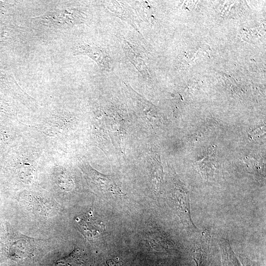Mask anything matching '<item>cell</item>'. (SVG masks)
<instances>
[{
    "instance_id": "1",
    "label": "cell",
    "mask_w": 266,
    "mask_h": 266,
    "mask_svg": "<svg viewBox=\"0 0 266 266\" xmlns=\"http://www.w3.org/2000/svg\"><path fill=\"white\" fill-rule=\"evenodd\" d=\"M86 15L82 10L67 8L49 11L33 17L34 23L53 28H66L81 24L85 21Z\"/></svg>"
},
{
    "instance_id": "2",
    "label": "cell",
    "mask_w": 266,
    "mask_h": 266,
    "mask_svg": "<svg viewBox=\"0 0 266 266\" xmlns=\"http://www.w3.org/2000/svg\"><path fill=\"white\" fill-rule=\"evenodd\" d=\"M173 200L181 221L188 233L198 232L199 229L193 222L189 194L180 188H175L172 193Z\"/></svg>"
},
{
    "instance_id": "3",
    "label": "cell",
    "mask_w": 266,
    "mask_h": 266,
    "mask_svg": "<svg viewBox=\"0 0 266 266\" xmlns=\"http://www.w3.org/2000/svg\"><path fill=\"white\" fill-rule=\"evenodd\" d=\"M210 242L209 232H203L190 249L186 266H205Z\"/></svg>"
},
{
    "instance_id": "4",
    "label": "cell",
    "mask_w": 266,
    "mask_h": 266,
    "mask_svg": "<svg viewBox=\"0 0 266 266\" xmlns=\"http://www.w3.org/2000/svg\"><path fill=\"white\" fill-rule=\"evenodd\" d=\"M100 118V128L101 135H105L106 138H109L111 141L115 140V142L119 144L120 147L123 144L125 133L121 125V118L115 115L113 117L109 115H101Z\"/></svg>"
},
{
    "instance_id": "5",
    "label": "cell",
    "mask_w": 266,
    "mask_h": 266,
    "mask_svg": "<svg viewBox=\"0 0 266 266\" xmlns=\"http://www.w3.org/2000/svg\"><path fill=\"white\" fill-rule=\"evenodd\" d=\"M74 55H84L89 56L95 61L101 68H109L110 60L104 52L100 48L83 44L76 46L74 48Z\"/></svg>"
},
{
    "instance_id": "6",
    "label": "cell",
    "mask_w": 266,
    "mask_h": 266,
    "mask_svg": "<svg viewBox=\"0 0 266 266\" xmlns=\"http://www.w3.org/2000/svg\"><path fill=\"white\" fill-rule=\"evenodd\" d=\"M77 223L84 234L89 238H94L101 233L102 225L99 223L91 212L85 214L77 220Z\"/></svg>"
},
{
    "instance_id": "7",
    "label": "cell",
    "mask_w": 266,
    "mask_h": 266,
    "mask_svg": "<svg viewBox=\"0 0 266 266\" xmlns=\"http://www.w3.org/2000/svg\"><path fill=\"white\" fill-rule=\"evenodd\" d=\"M218 244L221 254L222 266H240L229 240L225 238H221Z\"/></svg>"
},
{
    "instance_id": "8",
    "label": "cell",
    "mask_w": 266,
    "mask_h": 266,
    "mask_svg": "<svg viewBox=\"0 0 266 266\" xmlns=\"http://www.w3.org/2000/svg\"><path fill=\"white\" fill-rule=\"evenodd\" d=\"M92 179L104 191L120 193L118 188L114 181L109 176L104 175L95 170L89 168Z\"/></svg>"
},
{
    "instance_id": "9",
    "label": "cell",
    "mask_w": 266,
    "mask_h": 266,
    "mask_svg": "<svg viewBox=\"0 0 266 266\" xmlns=\"http://www.w3.org/2000/svg\"><path fill=\"white\" fill-rule=\"evenodd\" d=\"M84 252L78 248H75L68 256L58 260L56 266H78L84 263Z\"/></svg>"
},
{
    "instance_id": "10",
    "label": "cell",
    "mask_w": 266,
    "mask_h": 266,
    "mask_svg": "<svg viewBox=\"0 0 266 266\" xmlns=\"http://www.w3.org/2000/svg\"><path fill=\"white\" fill-rule=\"evenodd\" d=\"M238 257L243 266H261L258 262L251 260L241 254H238Z\"/></svg>"
},
{
    "instance_id": "11",
    "label": "cell",
    "mask_w": 266,
    "mask_h": 266,
    "mask_svg": "<svg viewBox=\"0 0 266 266\" xmlns=\"http://www.w3.org/2000/svg\"><path fill=\"white\" fill-rule=\"evenodd\" d=\"M107 266H120V262L117 259H111L106 261Z\"/></svg>"
},
{
    "instance_id": "12",
    "label": "cell",
    "mask_w": 266,
    "mask_h": 266,
    "mask_svg": "<svg viewBox=\"0 0 266 266\" xmlns=\"http://www.w3.org/2000/svg\"><path fill=\"white\" fill-rule=\"evenodd\" d=\"M3 139V135L0 133V143L2 142Z\"/></svg>"
}]
</instances>
